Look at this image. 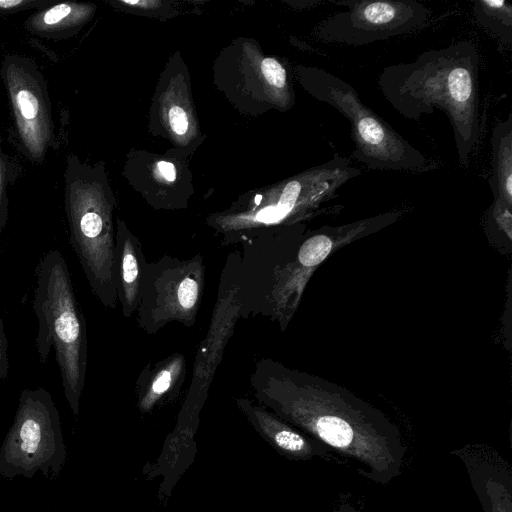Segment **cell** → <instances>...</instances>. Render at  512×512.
I'll return each mask as SVG.
<instances>
[{"mask_svg": "<svg viewBox=\"0 0 512 512\" xmlns=\"http://www.w3.org/2000/svg\"><path fill=\"white\" fill-rule=\"evenodd\" d=\"M250 386L270 412L348 460L362 477L387 485L401 474L407 448L400 430L345 388L271 359L255 364Z\"/></svg>", "mask_w": 512, "mask_h": 512, "instance_id": "cell-1", "label": "cell"}, {"mask_svg": "<svg viewBox=\"0 0 512 512\" xmlns=\"http://www.w3.org/2000/svg\"><path fill=\"white\" fill-rule=\"evenodd\" d=\"M479 53L470 41L422 52L415 61L385 67L378 86L404 118L419 120L434 109L452 126L459 161L466 164L479 138Z\"/></svg>", "mask_w": 512, "mask_h": 512, "instance_id": "cell-2", "label": "cell"}, {"mask_svg": "<svg viewBox=\"0 0 512 512\" xmlns=\"http://www.w3.org/2000/svg\"><path fill=\"white\" fill-rule=\"evenodd\" d=\"M32 307L38 320L35 343L39 359L45 364L54 349L64 397L77 417L87 371V329L66 259L59 250H49L39 261Z\"/></svg>", "mask_w": 512, "mask_h": 512, "instance_id": "cell-3", "label": "cell"}, {"mask_svg": "<svg viewBox=\"0 0 512 512\" xmlns=\"http://www.w3.org/2000/svg\"><path fill=\"white\" fill-rule=\"evenodd\" d=\"M90 173L75 155L66 158L64 207L69 240L92 294L107 309L117 305L115 237L103 199Z\"/></svg>", "mask_w": 512, "mask_h": 512, "instance_id": "cell-4", "label": "cell"}, {"mask_svg": "<svg viewBox=\"0 0 512 512\" xmlns=\"http://www.w3.org/2000/svg\"><path fill=\"white\" fill-rule=\"evenodd\" d=\"M306 89L348 119L355 148L351 157L371 170L424 172L433 163L366 106L355 89L322 69L305 70Z\"/></svg>", "mask_w": 512, "mask_h": 512, "instance_id": "cell-5", "label": "cell"}, {"mask_svg": "<svg viewBox=\"0 0 512 512\" xmlns=\"http://www.w3.org/2000/svg\"><path fill=\"white\" fill-rule=\"evenodd\" d=\"M67 450L59 411L44 388L22 390L13 423L0 448V475L12 480L37 473L56 478Z\"/></svg>", "mask_w": 512, "mask_h": 512, "instance_id": "cell-6", "label": "cell"}, {"mask_svg": "<svg viewBox=\"0 0 512 512\" xmlns=\"http://www.w3.org/2000/svg\"><path fill=\"white\" fill-rule=\"evenodd\" d=\"M205 267L200 256L162 257L149 263L137 323L155 333L170 322L192 326L204 293Z\"/></svg>", "mask_w": 512, "mask_h": 512, "instance_id": "cell-7", "label": "cell"}, {"mask_svg": "<svg viewBox=\"0 0 512 512\" xmlns=\"http://www.w3.org/2000/svg\"><path fill=\"white\" fill-rule=\"evenodd\" d=\"M0 74L12 110L21 152L42 163L55 146L54 124L47 84L37 64L26 56L7 54Z\"/></svg>", "mask_w": 512, "mask_h": 512, "instance_id": "cell-8", "label": "cell"}, {"mask_svg": "<svg viewBox=\"0 0 512 512\" xmlns=\"http://www.w3.org/2000/svg\"><path fill=\"white\" fill-rule=\"evenodd\" d=\"M347 10L324 19L317 28L325 43L361 46L407 33L424 25L430 10L415 0H342Z\"/></svg>", "mask_w": 512, "mask_h": 512, "instance_id": "cell-9", "label": "cell"}, {"mask_svg": "<svg viewBox=\"0 0 512 512\" xmlns=\"http://www.w3.org/2000/svg\"><path fill=\"white\" fill-rule=\"evenodd\" d=\"M399 215V212H389L344 226L325 227L307 238L300 246L296 260L280 270L272 292L279 320L288 309L297 305L307 280L334 248L392 223Z\"/></svg>", "mask_w": 512, "mask_h": 512, "instance_id": "cell-10", "label": "cell"}, {"mask_svg": "<svg viewBox=\"0 0 512 512\" xmlns=\"http://www.w3.org/2000/svg\"><path fill=\"white\" fill-rule=\"evenodd\" d=\"M450 453L464 465L483 512H512V469L497 450L466 444Z\"/></svg>", "mask_w": 512, "mask_h": 512, "instance_id": "cell-11", "label": "cell"}, {"mask_svg": "<svg viewBox=\"0 0 512 512\" xmlns=\"http://www.w3.org/2000/svg\"><path fill=\"white\" fill-rule=\"evenodd\" d=\"M236 406L259 435L282 456L301 461L315 457L326 461L334 460V455L322 444L281 420L265 407L247 398H237Z\"/></svg>", "mask_w": 512, "mask_h": 512, "instance_id": "cell-12", "label": "cell"}, {"mask_svg": "<svg viewBox=\"0 0 512 512\" xmlns=\"http://www.w3.org/2000/svg\"><path fill=\"white\" fill-rule=\"evenodd\" d=\"M148 266L140 242L123 227L119 228L115 237L114 274L117 300L126 318L139 307Z\"/></svg>", "mask_w": 512, "mask_h": 512, "instance_id": "cell-13", "label": "cell"}, {"mask_svg": "<svg viewBox=\"0 0 512 512\" xmlns=\"http://www.w3.org/2000/svg\"><path fill=\"white\" fill-rule=\"evenodd\" d=\"M90 14L89 6L77 2H55L36 10L24 21V28L39 37L67 39L76 33Z\"/></svg>", "mask_w": 512, "mask_h": 512, "instance_id": "cell-14", "label": "cell"}, {"mask_svg": "<svg viewBox=\"0 0 512 512\" xmlns=\"http://www.w3.org/2000/svg\"><path fill=\"white\" fill-rule=\"evenodd\" d=\"M186 375V364L182 354H174L150 364L142 371L137 381L138 404L141 411H150L164 396L179 389Z\"/></svg>", "mask_w": 512, "mask_h": 512, "instance_id": "cell-15", "label": "cell"}, {"mask_svg": "<svg viewBox=\"0 0 512 512\" xmlns=\"http://www.w3.org/2000/svg\"><path fill=\"white\" fill-rule=\"evenodd\" d=\"M492 173L489 184L494 198L512 207V113L492 132Z\"/></svg>", "mask_w": 512, "mask_h": 512, "instance_id": "cell-16", "label": "cell"}, {"mask_svg": "<svg viewBox=\"0 0 512 512\" xmlns=\"http://www.w3.org/2000/svg\"><path fill=\"white\" fill-rule=\"evenodd\" d=\"M472 13L476 22L504 45L512 43V5L505 0H476Z\"/></svg>", "mask_w": 512, "mask_h": 512, "instance_id": "cell-17", "label": "cell"}, {"mask_svg": "<svg viewBox=\"0 0 512 512\" xmlns=\"http://www.w3.org/2000/svg\"><path fill=\"white\" fill-rule=\"evenodd\" d=\"M13 163L0 145V235L8 221V187L14 176Z\"/></svg>", "mask_w": 512, "mask_h": 512, "instance_id": "cell-18", "label": "cell"}, {"mask_svg": "<svg viewBox=\"0 0 512 512\" xmlns=\"http://www.w3.org/2000/svg\"><path fill=\"white\" fill-rule=\"evenodd\" d=\"M512 207L498 198L494 201L490 209V217L499 230L504 232L511 239L512 227Z\"/></svg>", "mask_w": 512, "mask_h": 512, "instance_id": "cell-19", "label": "cell"}, {"mask_svg": "<svg viewBox=\"0 0 512 512\" xmlns=\"http://www.w3.org/2000/svg\"><path fill=\"white\" fill-rule=\"evenodd\" d=\"M261 70L266 81L278 88L284 89L287 83V73L282 64L274 58H265L261 63Z\"/></svg>", "mask_w": 512, "mask_h": 512, "instance_id": "cell-20", "label": "cell"}, {"mask_svg": "<svg viewBox=\"0 0 512 512\" xmlns=\"http://www.w3.org/2000/svg\"><path fill=\"white\" fill-rule=\"evenodd\" d=\"M53 0H0V14L8 15L25 10H39L54 4Z\"/></svg>", "mask_w": 512, "mask_h": 512, "instance_id": "cell-21", "label": "cell"}, {"mask_svg": "<svg viewBox=\"0 0 512 512\" xmlns=\"http://www.w3.org/2000/svg\"><path fill=\"white\" fill-rule=\"evenodd\" d=\"M169 120L172 130L178 134L183 135L188 128V117L186 112L179 106H174L170 109Z\"/></svg>", "mask_w": 512, "mask_h": 512, "instance_id": "cell-22", "label": "cell"}, {"mask_svg": "<svg viewBox=\"0 0 512 512\" xmlns=\"http://www.w3.org/2000/svg\"><path fill=\"white\" fill-rule=\"evenodd\" d=\"M9 372L8 341L0 316V382L7 378Z\"/></svg>", "mask_w": 512, "mask_h": 512, "instance_id": "cell-23", "label": "cell"}, {"mask_svg": "<svg viewBox=\"0 0 512 512\" xmlns=\"http://www.w3.org/2000/svg\"><path fill=\"white\" fill-rule=\"evenodd\" d=\"M157 166H158L160 173L167 181L175 180L176 171H175V167L172 163L166 162V161H160V162H158Z\"/></svg>", "mask_w": 512, "mask_h": 512, "instance_id": "cell-24", "label": "cell"}, {"mask_svg": "<svg viewBox=\"0 0 512 512\" xmlns=\"http://www.w3.org/2000/svg\"><path fill=\"white\" fill-rule=\"evenodd\" d=\"M337 512H359L354 506L349 503H342Z\"/></svg>", "mask_w": 512, "mask_h": 512, "instance_id": "cell-25", "label": "cell"}, {"mask_svg": "<svg viewBox=\"0 0 512 512\" xmlns=\"http://www.w3.org/2000/svg\"><path fill=\"white\" fill-rule=\"evenodd\" d=\"M261 199H262V196L260 194L256 195L255 199H254L255 200V204L259 205L260 202H261Z\"/></svg>", "mask_w": 512, "mask_h": 512, "instance_id": "cell-26", "label": "cell"}]
</instances>
